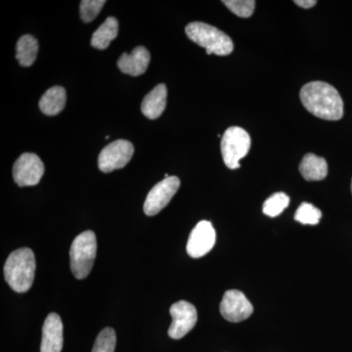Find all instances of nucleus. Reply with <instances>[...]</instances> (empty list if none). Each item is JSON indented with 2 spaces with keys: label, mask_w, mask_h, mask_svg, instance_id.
<instances>
[{
  "label": "nucleus",
  "mask_w": 352,
  "mask_h": 352,
  "mask_svg": "<svg viewBox=\"0 0 352 352\" xmlns=\"http://www.w3.org/2000/svg\"><path fill=\"white\" fill-rule=\"evenodd\" d=\"M116 342L117 337L115 330L112 328H105L96 338L92 352H115Z\"/></svg>",
  "instance_id": "nucleus-21"
},
{
  "label": "nucleus",
  "mask_w": 352,
  "mask_h": 352,
  "mask_svg": "<svg viewBox=\"0 0 352 352\" xmlns=\"http://www.w3.org/2000/svg\"><path fill=\"white\" fill-rule=\"evenodd\" d=\"M105 4V0H83L80 2V18L83 22H92Z\"/></svg>",
  "instance_id": "nucleus-23"
},
{
  "label": "nucleus",
  "mask_w": 352,
  "mask_h": 352,
  "mask_svg": "<svg viewBox=\"0 0 352 352\" xmlns=\"http://www.w3.org/2000/svg\"><path fill=\"white\" fill-rule=\"evenodd\" d=\"M295 4L296 6L302 7V8L309 9L316 6V0H296Z\"/></svg>",
  "instance_id": "nucleus-24"
},
{
  "label": "nucleus",
  "mask_w": 352,
  "mask_h": 352,
  "mask_svg": "<svg viewBox=\"0 0 352 352\" xmlns=\"http://www.w3.org/2000/svg\"><path fill=\"white\" fill-rule=\"evenodd\" d=\"M134 147L129 141L120 139L102 150L98 157V166L102 173H109L124 168L133 156Z\"/></svg>",
  "instance_id": "nucleus-6"
},
{
  "label": "nucleus",
  "mask_w": 352,
  "mask_h": 352,
  "mask_svg": "<svg viewBox=\"0 0 352 352\" xmlns=\"http://www.w3.org/2000/svg\"><path fill=\"white\" fill-rule=\"evenodd\" d=\"M217 241L214 226L207 220H201L190 234L187 252L191 258H199L212 251Z\"/></svg>",
  "instance_id": "nucleus-11"
},
{
  "label": "nucleus",
  "mask_w": 352,
  "mask_h": 352,
  "mask_svg": "<svg viewBox=\"0 0 352 352\" xmlns=\"http://www.w3.org/2000/svg\"><path fill=\"white\" fill-rule=\"evenodd\" d=\"M150 53L144 46L134 48L131 53H124L118 61L122 73L132 76L143 75L150 63Z\"/></svg>",
  "instance_id": "nucleus-13"
},
{
  "label": "nucleus",
  "mask_w": 352,
  "mask_h": 352,
  "mask_svg": "<svg viewBox=\"0 0 352 352\" xmlns=\"http://www.w3.org/2000/svg\"><path fill=\"white\" fill-rule=\"evenodd\" d=\"M185 32L192 41L206 48L208 55L226 56L233 52L232 39L212 25L201 22L190 23Z\"/></svg>",
  "instance_id": "nucleus-3"
},
{
  "label": "nucleus",
  "mask_w": 352,
  "mask_h": 352,
  "mask_svg": "<svg viewBox=\"0 0 352 352\" xmlns=\"http://www.w3.org/2000/svg\"><path fill=\"white\" fill-rule=\"evenodd\" d=\"M254 312V307L238 289H229L224 294L220 303V314L227 321L232 323L244 321Z\"/></svg>",
  "instance_id": "nucleus-10"
},
{
  "label": "nucleus",
  "mask_w": 352,
  "mask_h": 352,
  "mask_svg": "<svg viewBox=\"0 0 352 352\" xmlns=\"http://www.w3.org/2000/svg\"><path fill=\"white\" fill-rule=\"evenodd\" d=\"M97 252L96 235L94 231H85L76 236L69 250L71 270L76 279H85L89 274Z\"/></svg>",
  "instance_id": "nucleus-4"
},
{
  "label": "nucleus",
  "mask_w": 352,
  "mask_h": 352,
  "mask_svg": "<svg viewBox=\"0 0 352 352\" xmlns=\"http://www.w3.org/2000/svg\"><path fill=\"white\" fill-rule=\"evenodd\" d=\"M36 258L29 248H22L11 252L4 265V277L16 293H25L34 283L36 275Z\"/></svg>",
  "instance_id": "nucleus-2"
},
{
  "label": "nucleus",
  "mask_w": 352,
  "mask_h": 352,
  "mask_svg": "<svg viewBox=\"0 0 352 352\" xmlns=\"http://www.w3.org/2000/svg\"><path fill=\"white\" fill-rule=\"evenodd\" d=\"M231 11L241 18L251 17L256 8V1L254 0H224L222 1Z\"/></svg>",
  "instance_id": "nucleus-22"
},
{
  "label": "nucleus",
  "mask_w": 352,
  "mask_h": 352,
  "mask_svg": "<svg viewBox=\"0 0 352 352\" xmlns=\"http://www.w3.org/2000/svg\"><path fill=\"white\" fill-rule=\"evenodd\" d=\"M300 101L308 112L326 120L344 116V102L338 90L324 82H308L300 90Z\"/></svg>",
  "instance_id": "nucleus-1"
},
{
  "label": "nucleus",
  "mask_w": 352,
  "mask_h": 352,
  "mask_svg": "<svg viewBox=\"0 0 352 352\" xmlns=\"http://www.w3.org/2000/svg\"><path fill=\"white\" fill-rule=\"evenodd\" d=\"M44 175V164L38 155L25 153L21 155L13 166L14 182L18 186H34Z\"/></svg>",
  "instance_id": "nucleus-8"
},
{
  "label": "nucleus",
  "mask_w": 352,
  "mask_h": 352,
  "mask_svg": "<svg viewBox=\"0 0 352 352\" xmlns=\"http://www.w3.org/2000/svg\"><path fill=\"white\" fill-rule=\"evenodd\" d=\"M173 323L168 329V336L173 340H180L195 327L198 320L196 307L192 303L180 300L170 307Z\"/></svg>",
  "instance_id": "nucleus-9"
},
{
  "label": "nucleus",
  "mask_w": 352,
  "mask_h": 352,
  "mask_svg": "<svg viewBox=\"0 0 352 352\" xmlns=\"http://www.w3.org/2000/svg\"><path fill=\"white\" fill-rule=\"evenodd\" d=\"M63 349V323L57 314H50L44 321L41 352H61Z\"/></svg>",
  "instance_id": "nucleus-12"
},
{
  "label": "nucleus",
  "mask_w": 352,
  "mask_h": 352,
  "mask_svg": "<svg viewBox=\"0 0 352 352\" xmlns=\"http://www.w3.org/2000/svg\"><path fill=\"white\" fill-rule=\"evenodd\" d=\"M38 39L31 34H25L18 41L16 46V59L21 66L31 67L38 56Z\"/></svg>",
  "instance_id": "nucleus-18"
},
{
  "label": "nucleus",
  "mask_w": 352,
  "mask_h": 352,
  "mask_svg": "<svg viewBox=\"0 0 352 352\" xmlns=\"http://www.w3.org/2000/svg\"><path fill=\"white\" fill-rule=\"evenodd\" d=\"M251 143L250 134L242 127L232 126L226 129L221 139V154L227 168L230 170L240 168V161L247 156Z\"/></svg>",
  "instance_id": "nucleus-5"
},
{
  "label": "nucleus",
  "mask_w": 352,
  "mask_h": 352,
  "mask_svg": "<svg viewBox=\"0 0 352 352\" xmlns=\"http://www.w3.org/2000/svg\"><path fill=\"white\" fill-rule=\"evenodd\" d=\"M168 89L166 85L161 83L152 89L143 99L141 111L143 115L149 120H156L161 117L166 107Z\"/></svg>",
  "instance_id": "nucleus-14"
},
{
  "label": "nucleus",
  "mask_w": 352,
  "mask_h": 352,
  "mask_svg": "<svg viewBox=\"0 0 352 352\" xmlns=\"http://www.w3.org/2000/svg\"><path fill=\"white\" fill-rule=\"evenodd\" d=\"M321 217V210L309 203H302L295 214L296 221L302 224H310V226L318 224Z\"/></svg>",
  "instance_id": "nucleus-20"
},
{
  "label": "nucleus",
  "mask_w": 352,
  "mask_h": 352,
  "mask_svg": "<svg viewBox=\"0 0 352 352\" xmlns=\"http://www.w3.org/2000/svg\"><path fill=\"white\" fill-rule=\"evenodd\" d=\"M180 186L179 178L170 176L157 183L149 192L144 203V212L148 217H154L170 204Z\"/></svg>",
  "instance_id": "nucleus-7"
},
{
  "label": "nucleus",
  "mask_w": 352,
  "mask_h": 352,
  "mask_svg": "<svg viewBox=\"0 0 352 352\" xmlns=\"http://www.w3.org/2000/svg\"><path fill=\"white\" fill-rule=\"evenodd\" d=\"M300 171L307 182L323 180L328 175V164L324 157L309 153L303 157Z\"/></svg>",
  "instance_id": "nucleus-15"
},
{
  "label": "nucleus",
  "mask_w": 352,
  "mask_h": 352,
  "mask_svg": "<svg viewBox=\"0 0 352 352\" xmlns=\"http://www.w3.org/2000/svg\"><path fill=\"white\" fill-rule=\"evenodd\" d=\"M351 192H352V182H351Z\"/></svg>",
  "instance_id": "nucleus-25"
},
{
  "label": "nucleus",
  "mask_w": 352,
  "mask_h": 352,
  "mask_svg": "<svg viewBox=\"0 0 352 352\" xmlns=\"http://www.w3.org/2000/svg\"><path fill=\"white\" fill-rule=\"evenodd\" d=\"M289 204V198L282 192L273 194L265 201H264L263 212L267 217H275L281 214L285 208L288 207Z\"/></svg>",
  "instance_id": "nucleus-19"
},
{
  "label": "nucleus",
  "mask_w": 352,
  "mask_h": 352,
  "mask_svg": "<svg viewBox=\"0 0 352 352\" xmlns=\"http://www.w3.org/2000/svg\"><path fill=\"white\" fill-rule=\"evenodd\" d=\"M119 32V22L116 18L109 17L94 32L91 38V45L99 50L109 47Z\"/></svg>",
  "instance_id": "nucleus-17"
},
{
  "label": "nucleus",
  "mask_w": 352,
  "mask_h": 352,
  "mask_svg": "<svg viewBox=\"0 0 352 352\" xmlns=\"http://www.w3.org/2000/svg\"><path fill=\"white\" fill-rule=\"evenodd\" d=\"M66 90L62 87H53L43 95L39 101V108L46 116H56L61 113L66 105Z\"/></svg>",
  "instance_id": "nucleus-16"
}]
</instances>
